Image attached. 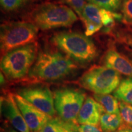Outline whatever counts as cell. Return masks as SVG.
Listing matches in <instances>:
<instances>
[{
    "label": "cell",
    "instance_id": "6da1fadb",
    "mask_svg": "<svg viewBox=\"0 0 132 132\" xmlns=\"http://www.w3.org/2000/svg\"><path fill=\"white\" fill-rule=\"evenodd\" d=\"M78 68L77 63L64 53L40 51L28 76L35 81H56L70 76Z\"/></svg>",
    "mask_w": 132,
    "mask_h": 132
},
{
    "label": "cell",
    "instance_id": "7a4b0ae2",
    "mask_svg": "<svg viewBox=\"0 0 132 132\" xmlns=\"http://www.w3.org/2000/svg\"><path fill=\"white\" fill-rule=\"evenodd\" d=\"M54 47L77 64L86 65L93 61L98 55L95 43L89 36L77 31H62L51 38Z\"/></svg>",
    "mask_w": 132,
    "mask_h": 132
},
{
    "label": "cell",
    "instance_id": "3957f363",
    "mask_svg": "<svg viewBox=\"0 0 132 132\" xmlns=\"http://www.w3.org/2000/svg\"><path fill=\"white\" fill-rule=\"evenodd\" d=\"M29 22L42 30L69 27L77 20V16L70 7L53 3L38 6L29 14Z\"/></svg>",
    "mask_w": 132,
    "mask_h": 132
},
{
    "label": "cell",
    "instance_id": "277c9868",
    "mask_svg": "<svg viewBox=\"0 0 132 132\" xmlns=\"http://www.w3.org/2000/svg\"><path fill=\"white\" fill-rule=\"evenodd\" d=\"M37 45L31 43L10 51L1 56V70L9 80L24 78L37 58Z\"/></svg>",
    "mask_w": 132,
    "mask_h": 132
},
{
    "label": "cell",
    "instance_id": "5b68a950",
    "mask_svg": "<svg viewBox=\"0 0 132 132\" xmlns=\"http://www.w3.org/2000/svg\"><path fill=\"white\" fill-rule=\"evenodd\" d=\"M39 28L29 21H12L1 25V56L10 51L35 42Z\"/></svg>",
    "mask_w": 132,
    "mask_h": 132
},
{
    "label": "cell",
    "instance_id": "8992f818",
    "mask_svg": "<svg viewBox=\"0 0 132 132\" xmlns=\"http://www.w3.org/2000/svg\"><path fill=\"white\" fill-rule=\"evenodd\" d=\"M120 82L119 72L105 65H93L82 74L80 84L95 94H110Z\"/></svg>",
    "mask_w": 132,
    "mask_h": 132
},
{
    "label": "cell",
    "instance_id": "52a82bcc",
    "mask_svg": "<svg viewBox=\"0 0 132 132\" xmlns=\"http://www.w3.org/2000/svg\"><path fill=\"white\" fill-rule=\"evenodd\" d=\"M84 90L73 87H62L54 92V107L58 116L65 121L78 124L77 119L86 100Z\"/></svg>",
    "mask_w": 132,
    "mask_h": 132
},
{
    "label": "cell",
    "instance_id": "ba28073f",
    "mask_svg": "<svg viewBox=\"0 0 132 132\" xmlns=\"http://www.w3.org/2000/svg\"><path fill=\"white\" fill-rule=\"evenodd\" d=\"M16 94L50 116H55L53 94L47 86L27 87Z\"/></svg>",
    "mask_w": 132,
    "mask_h": 132
},
{
    "label": "cell",
    "instance_id": "9c48e42d",
    "mask_svg": "<svg viewBox=\"0 0 132 132\" xmlns=\"http://www.w3.org/2000/svg\"><path fill=\"white\" fill-rule=\"evenodd\" d=\"M15 101L31 132H39L52 117L41 111L20 95L14 94Z\"/></svg>",
    "mask_w": 132,
    "mask_h": 132
},
{
    "label": "cell",
    "instance_id": "30bf717a",
    "mask_svg": "<svg viewBox=\"0 0 132 132\" xmlns=\"http://www.w3.org/2000/svg\"><path fill=\"white\" fill-rule=\"evenodd\" d=\"M1 112L15 129L19 132H31L18 106L14 94L9 92L1 97Z\"/></svg>",
    "mask_w": 132,
    "mask_h": 132
},
{
    "label": "cell",
    "instance_id": "8fae6325",
    "mask_svg": "<svg viewBox=\"0 0 132 132\" xmlns=\"http://www.w3.org/2000/svg\"><path fill=\"white\" fill-rule=\"evenodd\" d=\"M103 113L105 111L103 107L94 98L87 97L77 116V123L98 127L100 125V118Z\"/></svg>",
    "mask_w": 132,
    "mask_h": 132
},
{
    "label": "cell",
    "instance_id": "7c38bea8",
    "mask_svg": "<svg viewBox=\"0 0 132 132\" xmlns=\"http://www.w3.org/2000/svg\"><path fill=\"white\" fill-rule=\"evenodd\" d=\"M104 65L116 70L120 74L132 78V62L125 55L120 54L116 50L110 48L103 57Z\"/></svg>",
    "mask_w": 132,
    "mask_h": 132
},
{
    "label": "cell",
    "instance_id": "4fadbf2b",
    "mask_svg": "<svg viewBox=\"0 0 132 132\" xmlns=\"http://www.w3.org/2000/svg\"><path fill=\"white\" fill-rule=\"evenodd\" d=\"M78 124L65 121L59 117H52L39 132H78Z\"/></svg>",
    "mask_w": 132,
    "mask_h": 132
},
{
    "label": "cell",
    "instance_id": "5bb4252c",
    "mask_svg": "<svg viewBox=\"0 0 132 132\" xmlns=\"http://www.w3.org/2000/svg\"><path fill=\"white\" fill-rule=\"evenodd\" d=\"M81 19L84 23H91L100 28L103 26L102 21L101 8L91 3H86Z\"/></svg>",
    "mask_w": 132,
    "mask_h": 132
},
{
    "label": "cell",
    "instance_id": "9a60e30c",
    "mask_svg": "<svg viewBox=\"0 0 132 132\" xmlns=\"http://www.w3.org/2000/svg\"><path fill=\"white\" fill-rule=\"evenodd\" d=\"M123 125L121 116L118 114L103 113L100 120V126L104 132H113Z\"/></svg>",
    "mask_w": 132,
    "mask_h": 132
},
{
    "label": "cell",
    "instance_id": "2e32d148",
    "mask_svg": "<svg viewBox=\"0 0 132 132\" xmlns=\"http://www.w3.org/2000/svg\"><path fill=\"white\" fill-rule=\"evenodd\" d=\"M113 95L120 101L132 105V78L121 81L117 89L113 92Z\"/></svg>",
    "mask_w": 132,
    "mask_h": 132
},
{
    "label": "cell",
    "instance_id": "e0dca14e",
    "mask_svg": "<svg viewBox=\"0 0 132 132\" xmlns=\"http://www.w3.org/2000/svg\"><path fill=\"white\" fill-rule=\"evenodd\" d=\"M94 98L102 105L105 113L120 114L119 103L114 95L94 94Z\"/></svg>",
    "mask_w": 132,
    "mask_h": 132
},
{
    "label": "cell",
    "instance_id": "ac0fdd59",
    "mask_svg": "<svg viewBox=\"0 0 132 132\" xmlns=\"http://www.w3.org/2000/svg\"><path fill=\"white\" fill-rule=\"evenodd\" d=\"M120 114L123 120V125L132 128V105L120 101Z\"/></svg>",
    "mask_w": 132,
    "mask_h": 132
},
{
    "label": "cell",
    "instance_id": "d6986e66",
    "mask_svg": "<svg viewBox=\"0 0 132 132\" xmlns=\"http://www.w3.org/2000/svg\"><path fill=\"white\" fill-rule=\"evenodd\" d=\"M98 7L115 12L120 7L122 0H87Z\"/></svg>",
    "mask_w": 132,
    "mask_h": 132
},
{
    "label": "cell",
    "instance_id": "ffe728a7",
    "mask_svg": "<svg viewBox=\"0 0 132 132\" xmlns=\"http://www.w3.org/2000/svg\"><path fill=\"white\" fill-rule=\"evenodd\" d=\"M29 0H0L1 7L6 12L16 11L27 4Z\"/></svg>",
    "mask_w": 132,
    "mask_h": 132
},
{
    "label": "cell",
    "instance_id": "44dd1931",
    "mask_svg": "<svg viewBox=\"0 0 132 132\" xmlns=\"http://www.w3.org/2000/svg\"><path fill=\"white\" fill-rule=\"evenodd\" d=\"M120 9L122 19L126 23L132 26V0H122Z\"/></svg>",
    "mask_w": 132,
    "mask_h": 132
},
{
    "label": "cell",
    "instance_id": "7402d4cb",
    "mask_svg": "<svg viewBox=\"0 0 132 132\" xmlns=\"http://www.w3.org/2000/svg\"><path fill=\"white\" fill-rule=\"evenodd\" d=\"M61 3L67 4L72 8L81 19L83 8L86 4V0H58Z\"/></svg>",
    "mask_w": 132,
    "mask_h": 132
},
{
    "label": "cell",
    "instance_id": "603a6c76",
    "mask_svg": "<svg viewBox=\"0 0 132 132\" xmlns=\"http://www.w3.org/2000/svg\"><path fill=\"white\" fill-rule=\"evenodd\" d=\"M119 42L122 44H125L130 48V51L132 52V32H122L119 33L117 36Z\"/></svg>",
    "mask_w": 132,
    "mask_h": 132
},
{
    "label": "cell",
    "instance_id": "cb8c5ba5",
    "mask_svg": "<svg viewBox=\"0 0 132 132\" xmlns=\"http://www.w3.org/2000/svg\"><path fill=\"white\" fill-rule=\"evenodd\" d=\"M78 132H102L97 126L91 125H80L78 128Z\"/></svg>",
    "mask_w": 132,
    "mask_h": 132
},
{
    "label": "cell",
    "instance_id": "d4e9b609",
    "mask_svg": "<svg viewBox=\"0 0 132 132\" xmlns=\"http://www.w3.org/2000/svg\"><path fill=\"white\" fill-rule=\"evenodd\" d=\"M117 132H132V128L125 127L122 125L117 130Z\"/></svg>",
    "mask_w": 132,
    "mask_h": 132
},
{
    "label": "cell",
    "instance_id": "484cf974",
    "mask_svg": "<svg viewBox=\"0 0 132 132\" xmlns=\"http://www.w3.org/2000/svg\"><path fill=\"white\" fill-rule=\"evenodd\" d=\"M4 82V76L3 75L2 73H1V83L3 84Z\"/></svg>",
    "mask_w": 132,
    "mask_h": 132
},
{
    "label": "cell",
    "instance_id": "4316f807",
    "mask_svg": "<svg viewBox=\"0 0 132 132\" xmlns=\"http://www.w3.org/2000/svg\"><path fill=\"white\" fill-rule=\"evenodd\" d=\"M4 132H18L17 131H16L15 130H14V129H12V128H10L9 130H6V131H4Z\"/></svg>",
    "mask_w": 132,
    "mask_h": 132
},
{
    "label": "cell",
    "instance_id": "83f0119b",
    "mask_svg": "<svg viewBox=\"0 0 132 132\" xmlns=\"http://www.w3.org/2000/svg\"><path fill=\"white\" fill-rule=\"evenodd\" d=\"M130 52L131 53L130 54V55L128 56L127 57H128V59H129V60L130 61H131V62H132V52H130Z\"/></svg>",
    "mask_w": 132,
    "mask_h": 132
}]
</instances>
